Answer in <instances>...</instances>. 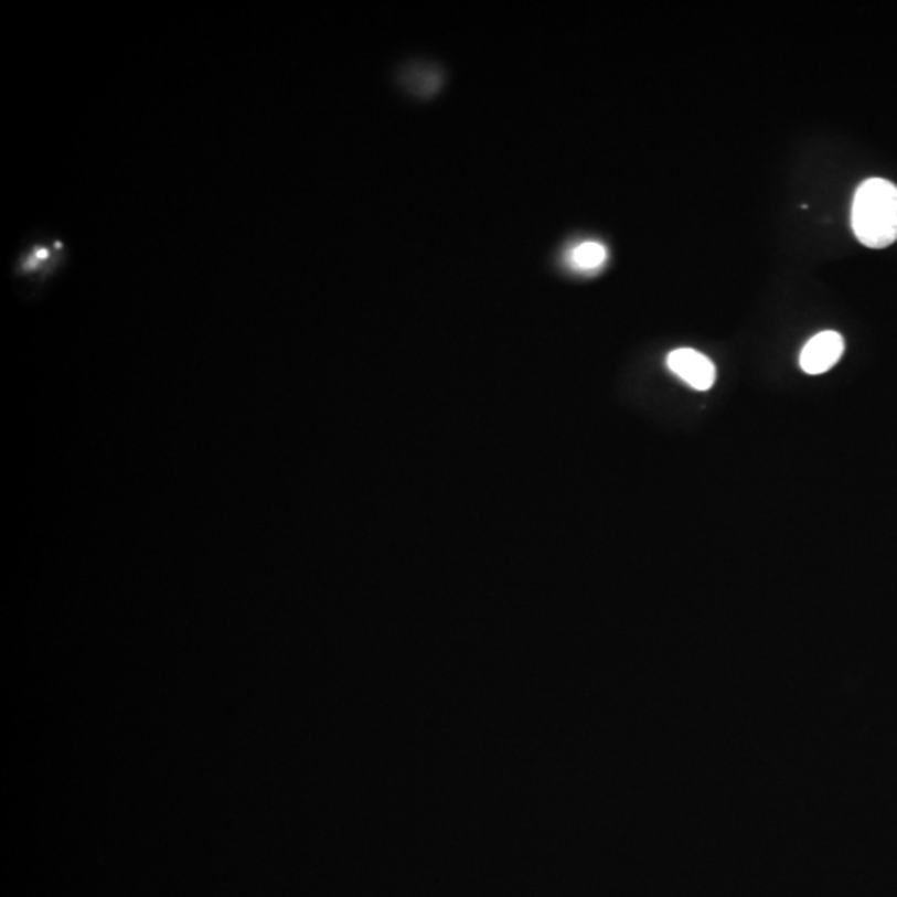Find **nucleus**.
<instances>
[{"label": "nucleus", "mask_w": 897, "mask_h": 897, "mask_svg": "<svg viewBox=\"0 0 897 897\" xmlns=\"http://www.w3.org/2000/svg\"><path fill=\"white\" fill-rule=\"evenodd\" d=\"M844 353V340L836 331H823L811 338L801 351L800 366L808 374L830 371Z\"/></svg>", "instance_id": "obj_3"}, {"label": "nucleus", "mask_w": 897, "mask_h": 897, "mask_svg": "<svg viewBox=\"0 0 897 897\" xmlns=\"http://www.w3.org/2000/svg\"><path fill=\"white\" fill-rule=\"evenodd\" d=\"M607 256L609 253L602 243L584 242L568 252L567 259L568 265L577 271L590 273L602 268L606 265Z\"/></svg>", "instance_id": "obj_4"}, {"label": "nucleus", "mask_w": 897, "mask_h": 897, "mask_svg": "<svg viewBox=\"0 0 897 897\" xmlns=\"http://www.w3.org/2000/svg\"><path fill=\"white\" fill-rule=\"evenodd\" d=\"M851 226L867 248L893 245L897 239V186L884 179L861 183L851 206Z\"/></svg>", "instance_id": "obj_1"}, {"label": "nucleus", "mask_w": 897, "mask_h": 897, "mask_svg": "<svg viewBox=\"0 0 897 897\" xmlns=\"http://www.w3.org/2000/svg\"><path fill=\"white\" fill-rule=\"evenodd\" d=\"M666 366L675 376L696 391L712 389L716 381V367L713 361L690 348L672 351L666 357Z\"/></svg>", "instance_id": "obj_2"}]
</instances>
